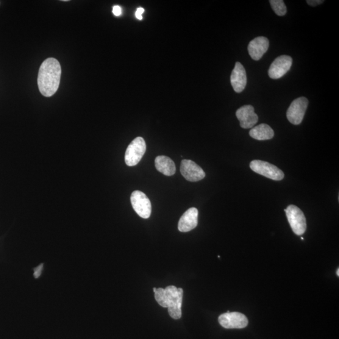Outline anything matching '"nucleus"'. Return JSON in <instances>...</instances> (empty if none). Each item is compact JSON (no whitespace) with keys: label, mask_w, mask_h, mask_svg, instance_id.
Masks as SVG:
<instances>
[{"label":"nucleus","mask_w":339,"mask_h":339,"mask_svg":"<svg viewBox=\"0 0 339 339\" xmlns=\"http://www.w3.org/2000/svg\"><path fill=\"white\" fill-rule=\"evenodd\" d=\"M62 69L59 61L48 58L41 63L38 71L37 83L44 96L51 97L59 89Z\"/></svg>","instance_id":"obj_1"},{"label":"nucleus","mask_w":339,"mask_h":339,"mask_svg":"<svg viewBox=\"0 0 339 339\" xmlns=\"http://www.w3.org/2000/svg\"><path fill=\"white\" fill-rule=\"evenodd\" d=\"M164 290H165L166 302L170 316L175 320L180 319L182 316L183 289L171 285L168 286Z\"/></svg>","instance_id":"obj_2"},{"label":"nucleus","mask_w":339,"mask_h":339,"mask_svg":"<svg viewBox=\"0 0 339 339\" xmlns=\"http://www.w3.org/2000/svg\"><path fill=\"white\" fill-rule=\"evenodd\" d=\"M285 211L294 234L298 236L304 235L307 229V221L302 210L295 205H290Z\"/></svg>","instance_id":"obj_3"},{"label":"nucleus","mask_w":339,"mask_h":339,"mask_svg":"<svg viewBox=\"0 0 339 339\" xmlns=\"http://www.w3.org/2000/svg\"><path fill=\"white\" fill-rule=\"evenodd\" d=\"M145 141L142 137H137L132 141L125 153V162L128 166L137 165L145 154Z\"/></svg>","instance_id":"obj_4"},{"label":"nucleus","mask_w":339,"mask_h":339,"mask_svg":"<svg viewBox=\"0 0 339 339\" xmlns=\"http://www.w3.org/2000/svg\"><path fill=\"white\" fill-rule=\"evenodd\" d=\"M250 168L256 173L265 176L269 179L280 181L283 179L285 174L273 164L255 160L250 163Z\"/></svg>","instance_id":"obj_5"},{"label":"nucleus","mask_w":339,"mask_h":339,"mask_svg":"<svg viewBox=\"0 0 339 339\" xmlns=\"http://www.w3.org/2000/svg\"><path fill=\"white\" fill-rule=\"evenodd\" d=\"M132 207L141 218L148 219L152 213V204L149 197L142 192L135 190L131 196Z\"/></svg>","instance_id":"obj_6"},{"label":"nucleus","mask_w":339,"mask_h":339,"mask_svg":"<svg viewBox=\"0 0 339 339\" xmlns=\"http://www.w3.org/2000/svg\"><path fill=\"white\" fill-rule=\"evenodd\" d=\"M308 105V101L305 97L294 99L288 108L287 117L291 124L299 125L304 119Z\"/></svg>","instance_id":"obj_7"},{"label":"nucleus","mask_w":339,"mask_h":339,"mask_svg":"<svg viewBox=\"0 0 339 339\" xmlns=\"http://www.w3.org/2000/svg\"><path fill=\"white\" fill-rule=\"evenodd\" d=\"M218 321L222 327L227 329H243L248 324V320L244 314L229 311L219 316Z\"/></svg>","instance_id":"obj_8"},{"label":"nucleus","mask_w":339,"mask_h":339,"mask_svg":"<svg viewBox=\"0 0 339 339\" xmlns=\"http://www.w3.org/2000/svg\"><path fill=\"white\" fill-rule=\"evenodd\" d=\"M292 62V58L288 55H283L278 57L269 67V77L273 79L282 78L290 71Z\"/></svg>","instance_id":"obj_9"},{"label":"nucleus","mask_w":339,"mask_h":339,"mask_svg":"<svg viewBox=\"0 0 339 339\" xmlns=\"http://www.w3.org/2000/svg\"><path fill=\"white\" fill-rule=\"evenodd\" d=\"M180 172L183 177L190 182H198L205 177V173L201 166L190 160L182 161Z\"/></svg>","instance_id":"obj_10"},{"label":"nucleus","mask_w":339,"mask_h":339,"mask_svg":"<svg viewBox=\"0 0 339 339\" xmlns=\"http://www.w3.org/2000/svg\"><path fill=\"white\" fill-rule=\"evenodd\" d=\"M236 115L240 122L241 127L244 129H252L258 121V116L251 105H245L239 108Z\"/></svg>","instance_id":"obj_11"},{"label":"nucleus","mask_w":339,"mask_h":339,"mask_svg":"<svg viewBox=\"0 0 339 339\" xmlns=\"http://www.w3.org/2000/svg\"><path fill=\"white\" fill-rule=\"evenodd\" d=\"M230 83L236 93H240L245 89L247 84V76L245 69L241 63H235L234 69L230 75Z\"/></svg>","instance_id":"obj_12"},{"label":"nucleus","mask_w":339,"mask_h":339,"mask_svg":"<svg viewBox=\"0 0 339 339\" xmlns=\"http://www.w3.org/2000/svg\"><path fill=\"white\" fill-rule=\"evenodd\" d=\"M198 210L195 207L188 209L180 218L178 229L180 232H186L195 229L198 224Z\"/></svg>","instance_id":"obj_13"},{"label":"nucleus","mask_w":339,"mask_h":339,"mask_svg":"<svg viewBox=\"0 0 339 339\" xmlns=\"http://www.w3.org/2000/svg\"><path fill=\"white\" fill-rule=\"evenodd\" d=\"M269 43L267 38L258 37L250 41L248 45V52L250 56L255 60H259L263 55L267 52Z\"/></svg>","instance_id":"obj_14"},{"label":"nucleus","mask_w":339,"mask_h":339,"mask_svg":"<svg viewBox=\"0 0 339 339\" xmlns=\"http://www.w3.org/2000/svg\"><path fill=\"white\" fill-rule=\"evenodd\" d=\"M155 167L160 173L166 176H174L176 167L174 161L168 157L158 156L155 160Z\"/></svg>","instance_id":"obj_15"},{"label":"nucleus","mask_w":339,"mask_h":339,"mask_svg":"<svg viewBox=\"0 0 339 339\" xmlns=\"http://www.w3.org/2000/svg\"><path fill=\"white\" fill-rule=\"evenodd\" d=\"M249 135L252 138L257 140H268L273 138L274 135V131L269 125L261 124L252 128L250 130Z\"/></svg>","instance_id":"obj_16"},{"label":"nucleus","mask_w":339,"mask_h":339,"mask_svg":"<svg viewBox=\"0 0 339 339\" xmlns=\"http://www.w3.org/2000/svg\"><path fill=\"white\" fill-rule=\"evenodd\" d=\"M275 13L279 16H284L287 13V7L283 0H270L269 1Z\"/></svg>","instance_id":"obj_17"},{"label":"nucleus","mask_w":339,"mask_h":339,"mask_svg":"<svg viewBox=\"0 0 339 339\" xmlns=\"http://www.w3.org/2000/svg\"><path fill=\"white\" fill-rule=\"evenodd\" d=\"M155 298L157 300L158 304L161 307L167 308V304L166 302V296L165 290L162 288H157L156 292L155 293Z\"/></svg>","instance_id":"obj_18"},{"label":"nucleus","mask_w":339,"mask_h":339,"mask_svg":"<svg viewBox=\"0 0 339 339\" xmlns=\"http://www.w3.org/2000/svg\"><path fill=\"white\" fill-rule=\"evenodd\" d=\"M324 1L323 0H307V3L310 6L316 7L317 5L323 4Z\"/></svg>","instance_id":"obj_19"},{"label":"nucleus","mask_w":339,"mask_h":339,"mask_svg":"<svg viewBox=\"0 0 339 339\" xmlns=\"http://www.w3.org/2000/svg\"><path fill=\"white\" fill-rule=\"evenodd\" d=\"M43 267V264H41L40 266H38V267L34 269V277L35 279H38V278L40 277Z\"/></svg>","instance_id":"obj_20"},{"label":"nucleus","mask_w":339,"mask_h":339,"mask_svg":"<svg viewBox=\"0 0 339 339\" xmlns=\"http://www.w3.org/2000/svg\"><path fill=\"white\" fill-rule=\"evenodd\" d=\"M144 12V10L143 9V8H138V9L137 10V12H136V17H137L138 20H142L143 19V13Z\"/></svg>","instance_id":"obj_21"},{"label":"nucleus","mask_w":339,"mask_h":339,"mask_svg":"<svg viewBox=\"0 0 339 339\" xmlns=\"http://www.w3.org/2000/svg\"><path fill=\"white\" fill-rule=\"evenodd\" d=\"M113 13L116 16H120L122 13L121 8L119 6H115L113 7Z\"/></svg>","instance_id":"obj_22"},{"label":"nucleus","mask_w":339,"mask_h":339,"mask_svg":"<svg viewBox=\"0 0 339 339\" xmlns=\"http://www.w3.org/2000/svg\"><path fill=\"white\" fill-rule=\"evenodd\" d=\"M336 274H337V277H339V269H337V271H336Z\"/></svg>","instance_id":"obj_23"},{"label":"nucleus","mask_w":339,"mask_h":339,"mask_svg":"<svg viewBox=\"0 0 339 339\" xmlns=\"http://www.w3.org/2000/svg\"><path fill=\"white\" fill-rule=\"evenodd\" d=\"M157 291V288H154V292L155 293Z\"/></svg>","instance_id":"obj_24"},{"label":"nucleus","mask_w":339,"mask_h":339,"mask_svg":"<svg viewBox=\"0 0 339 339\" xmlns=\"http://www.w3.org/2000/svg\"><path fill=\"white\" fill-rule=\"evenodd\" d=\"M301 240H304V238H301Z\"/></svg>","instance_id":"obj_25"}]
</instances>
